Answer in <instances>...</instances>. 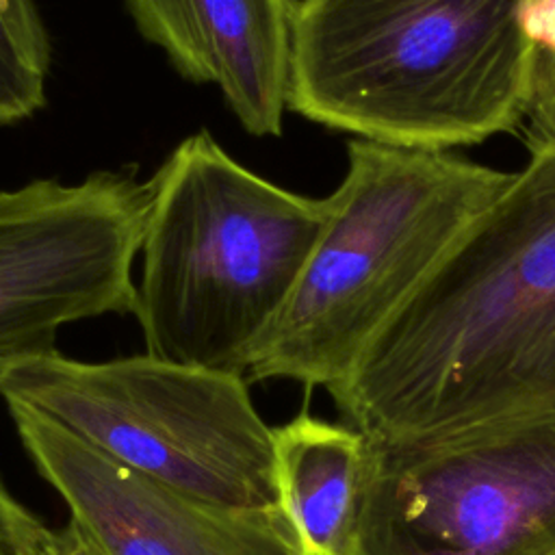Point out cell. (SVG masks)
Listing matches in <instances>:
<instances>
[{"label": "cell", "instance_id": "14", "mask_svg": "<svg viewBox=\"0 0 555 555\" xmlns=\"http://www.w3.org/2000/svg\"><path fill=\"white\" fill-rule=\"evenodd\" d=\"M20 509V503L9 494L0 481V555H15L13 548V520Z\"/></svg>", "mask_w": 555, "mask_h": 555}, {"label": "cell", "instance_id": "5", "mask_svg": "<svg viewBox=\"0 0 555 555\" xmlns=\"http://www.w3.org/2000/svg\"><path fill=\"white\" fill-rule=\"evenodd\" d=\"M0 397L195 499L280 505L273 429L256 412L243 375L150 353L80 362L54 349L2 364Z\"/></svg>", "mask_w": 555, "mask_h": 555}, {"label": "cell", "instance_id": "4", "mask_svg": "<svg viewBox=\"0 0 555 555\" xmlns=\"http://www.w3.org/2000/svg\"><path fill=\"white\" fill-rule=\"evenodd\" d=\"M516 171L366 139L347 143V173L282 312L247 375L338 386Z\"/></svg>", "mask_w": 555, "mask_h": 555}, {"label": "cell", "instance_id": "6", "mask_svg": "<svg viewBox=\"0 0 555 555\" xmlns=\"http://www.w3.org/2000/svg\"><path fill=\"white\" fill-rule=\"evenodd\" d=\"M351 555H555V412L366 436Z\"/></svg>", "mask_w": 555, "mask_h": 555}, {"label": "cell", "instance_id": "10", "mask_svg": "<svg viewBox=\"0 0 555 555\" xmlns=\"http://www.w3.org/2000/svg\"><path fill=\"white\" fill-rule=\"evenodd\" d=\"M280 507L304 555H351L366 436L310 414L273 429Z\"/></svg>", "mask_w": 555, "mask_h": 555}, {"label": "cell", "instance_id": "12", "mask_svg": "<svg viewBox=\"0 0 555 555\" xmlns=\"http://www.w3.org/2000/svg\"><path fill=\"white\" fill-rule=\"evenodd\" d=\"M527 37V95L522 137L529 154L555 147V0H522Z\"/></svg>", "mask_w": 555, "mask_h": 555}, {"label": "cell", "instance_id": "13", "mask_svg": "<svg viewBox=\"0 0 555 555\" xmlns=\"http://www.w3.org/2000/svg\"><path fill=\"white\" fill-rule=\"evenodd\" d=\"M13 548L15 555H108L74 516L61 529H50L24 505H20L13 520Z\"/></svg>", "mask_w": 555, "mask_h": 555}, {"label": "cell", "instance_id": "11", "mask_svg": "<svg viewBox=\"0 0 555 555\" xmlns=\"http://www.w3.org/2000/svg\"><path fill=\"white\" fill-rule=\"evenodd\" d=\"M52 46L35 0H0V126L46 106Z\"/></svg>", "mask_w": 555, "mask_h": 555}, {"label": "cell", "instance_id": "3", "mask_svg": "<svg viewBox=\"0 0 555 555\" xmlns=\"http://www.w3.org/2000/svg\"><path fill=\"white\" fill-rule=\"evenodd\" d=\"M134 317L150 356L245 375L330 215L234 160L206 130L147 182Z\"/></svg>", "mask_w": 555, "mask_h": 555}, {"label": "cell", "instance_id": "8", "mask_svg": "<svg viewBox=\"0 0 555 555\" xmlns=\"http://www.w3.org/2000/svg\"><path fill=\"white\" fill-rule=\"evenodd\" d=\"M39 475L108 555H304L275 507H232L184 494L82 442L43 414L9 405Z\"/></svg>", "mask_w": 555, "mask_h": 555}, {"label": "cell", "instance_id": "1", "mask_svg": "<svg viewBox=\"0 0 555 555\" xmlns=\"http://www.w3.org/2000/svg\"><path fill=\"white\" fill-rule=\"evenodd\" d=\"M327 392L364 436L555 412V147L531 154Z\"/></svg>", "mask_w": 555, "mask_h": 555}, {"label": "cell", "instance_id": "9", "mask_svg": "<svg viewBox=\"0 0 555 555\" xmlns=\"http://www.w3.org/2000/svg\"><path fill=\"white\" fill-rule=\"evenodd\" d=\"M139 33L189 80L219 89L254 137L282 134L297 0H126Z\"/></svg>", "mask_w": 555, "mask_h": 555}, {"label": "cell", "instance_id": "7", "mask_svg": "<svg viewBox=\"0 0 555 555\" xmlns=\"http://www.w3.org/2000/svg\"><path fill=\"white\" fill-rule=\"evenodd\" d=\"M147 204L117 171L0 191V366L54 351L67 323L134 312Z\"/></svg>", "mask_w": 555, "mask_h": 555}, {"label": "cell", "instance_id": "2", "mask_svg": "<svg viewBox=\"0 0 555 555\" xmlns=\"http://www.w3.org/2000/svg\"><path fill=\"white\" fill-rule=\"evenodd\" d=\"M527 63L522 0H297L288 108L451 150L520 128Z\"/></svg>", "mask_w": 555, "mask_h": 555}]
</instances>
